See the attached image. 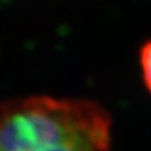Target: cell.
<instances>
[{"label":"cell","mask_w":151,"mask_h":151,"mask_svg":"<svg viewBox=\"0 0 151 151\" xmlns=\"http://www.w3.org/2000/svg\"><path fill=\"white\" fill-rule=\"evenodd\" d=\"M111 119L96 102L30 97L0 105V151H107Z\"/></svg>","instance_id":"cell-1"},{"label":"cell","mask_w":151,"mask_h":151,"mask_svg":"<svg viewBox=\"0 0 151 151\" xmlns=\"http://www.w3.org/2000/svg\"><path fill=\"white\" fill-rule=\"evenodd\" d=\"M141 68H142L144 81L147 89L151 92V40L147 42L141 49Z\"/></svg>","instance_id":"cell-2"}]
</instances>
